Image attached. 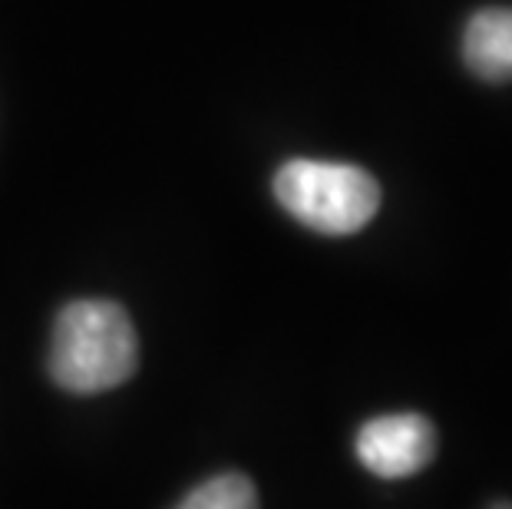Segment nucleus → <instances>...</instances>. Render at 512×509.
I'll list each match as a JSON object with an SVG mask.
<instances>
[{"instance_id": "423d86ee", "label": "nucleus", "mask_w": 512, "mask_h": 509, "mask_svg": "<svg viewBox=\"0 0 512 509\" xmlns=\"http://www.w3.org/2000/svg\"><path fill=\"white\" fill-rule=\"evenodd\" d=\"M489 509H512V503H509V500H496Z\"/></svg>"}, {"instance_id": "39448f33", "label": "nucleus", "mask_w": 512, "mask_h": 509, "mask_svg": "<svg viewBox=\"0 0 512 509\" xmlns=\"http://www.w3.org/2000/svg\"><path fill=\"white\" fill-rule=\"evenodd\" d=\"M176 509H258V490L245 473H219L195 486Z\"/></svg>"}, {"instance_id": "20e7f679", "label": "nucleus", "mask_w": 512, "mask_h": 509, "mask_svg": "<svg viewBox=\"0 0 512 509\" xmlns=\"http://www.w3.org/2000/svg\"><path fill=\"white\" fill-rule=\"evenodd\" d=\"M463 60L479 80H512V7H486L470 17L463 34Z\"/></svg>"}, {"instance_id": "f257e3e1", "label": "nucleus", "mask_w": 512, "mask_h": 509, "mask_svg": "<svg viewBox=\"0 0 512 509\" xmlns=\"http://www.w3.org/2000/svg\"><path fill=\"white\" fill-rule=\"evenodd\" d=\"M139 341L116 301L83 298L57 314L50 341V377L70 394H103L136 374Z\"/></svg>"}, {"instance_id": "7ed1b4c3", "label": "nucleus", "mask_w": 512, "mask_h": 509, "mask_svg": "<svg viewBox=\"0 0 512 509\" xmlns=\"http://www.w3.org/2000/svg\"><path fill=\"white\" fill-rule=\"evenodd\" d=\"M357 460L380 480H407L437 457V427L423 414L374 417L357 430Z\"/></svg>"}, {"instance_id": "f03ea898", "label": "nucleus", "mask_w": 512, "mask_h": 509, "mask_svg": "<svg viewBox=\"0 0 512 509\" xmlns=\"http://www.w3.org/2000/svg\"><path fill=\"white\" fill-rule=\"evenodd\" d=\"M275 199L321 235H354L380 209V186L361 166L291 159L275 172Z\"/></svg>"}]
</instances>
